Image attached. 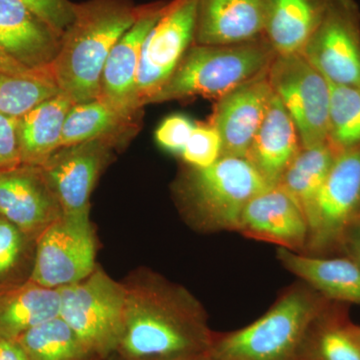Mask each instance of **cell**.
<instances>
[{"label":"cell","instance_id":"32","mask_svg":"<svg viewBox=\"0 0 360 360\" xmlns=\"http://www.w3.org/2000/svg\"><path fill=\"white\" fill-rule=\"evenodd\" d=\"M59 37L75 18V4L68 0H21Z\"/></svg>","mask_w":360,"mask_h":360},{"label":"cell","instance_id":"8","mask_svg":"<svg viewBox=\"0 0 360 360\" xmlns=\"http://www.w3.org/2000/svg\"><path fill=\"white\" fill-rule=\"evenodd\" d=\"M96 267V240L89 212L63 213L35 241L30 279L59 290L82 281Z\"/></svg>","mask_w":360,"mask_h":360},{"label":"cell","instance_id":"28","mask_svg":"<svg viewBox=\"0 0 360 360\" xmlns=\"http://www.w3.org/2000/svg\"><path fill=\"white\" fill-rule=\"evenodd\" d=\"M328 142L338 153L360 146V87L330 84Z\"/></svg>","mask_w":360,"mask_h":360},{"label":"cell","instance_id":"27","mask_svg":"<svg viewBox=\"0 0 360 360\" xmlns=\"http://www.w3.org/2000/svg\"><path fill=\"white\" fill-rule=\"evenodd\" d=\"M16 340L30 360L97 359L59 316L30 329Z\"/></svg>","mask_w":360,"mask_h":360},{"label":"cell","instance_id":"4","mask_svg":"<svg viewBox=\"0 0 360 360\" xmlns=\"http://www.w3.org/2000/svg\"><path fill=\"white\" fill-rule=\"evenodd\" d=\"M276 56L264 37L232 45L193 44L172 77L148 103L195 96L219 99L239 85L267 72Z\"/></svg>","mask_w":360,"mask_h":360},{"label":"cell","instance_id":"33","mask_svg":"<svg viewBox=\"0 0 360 360\" xmlns=\"http://www.w3.org/2000/svg\"><path fill=\"white\" fill-rule=\"evenodd\" d=\"M194 127L195 124L186 116H168L156 129V141L165 150L181 155Z\"/></svg>","mask_w":360,"mask_h":360},{"label":"cell","instance_id":"6","mask_svg":"<svg viewBox=\"0 0 360 360\" xmlns=\"http://www.w3.org/2000/svg\"><path fill=\"white\" fill-rule=\"evenodd\" d=\"M59 317L97 359L117 352L124 319V284L101 267L78 283L59 288Z\"/></svg>","mask_w":360,"mask_h":360},{"label":"cell","instance_id":"30","mask_svg":"<svg viewBox=\"0 0 360 360\" xmlns=\"http://www.w3.org/2000/svg\"><path fill=\"white\" fill-rule=\"evenodd\" d=\"M35 240L0 215V290L25 283L20 278Z\"/></svg>","mask_w":360,"mask_h":360},{"label":"cell","instance_id":"15","mask_svg":"<svg viewBox=\"0 0 360 360\" xmlns=\"http://www.w3.org/2000/svg\"><path fill=\"white\" fill-rule=\"evenodd\" d=\"M274 96L267 72L217 99L212 125L222 141V156L245 158Z\"/></svg>","mask_w":360,"mask_h":360},{"label":"cell","instance_id":"7","mask_svg":"<svg viewBox=\"0 0 360 360\" xmlns=\"http://www.w3.org/2000/svg\"><path fill=\"white\" fill-rule=\"evenodd\" d=\"M267 78L295 122L302 148L328 142L330 84L302 53L276 54Z\"/></svg>","mask_w":360,"mask_h":360},{"label":"cell","instance_id":"34","mask_svg":"<svg viewBox=\"0 0 360 360\" xmlns=\"http://www.w3.org/2000/svg\"><path fill=\"white\" fill-rule=\"evenodd\" d=\"M18 118L0 115V172L21 165Z\"/></svg>","mask_w":360,"mask_h":360},{"label":"cell","instance_id":"38","mask_svg":"<svg viewBox=\"0 0 360 360\" xmlns=\"http://www.w3.org/2000/svg\"><path fill=\"white\" fill-rule=\"evenodd\" d=\"M350 330H352V335H354L355 340L359 341L360 345V326H356V324L350 323Z\"/></svg>","mask_w":360,"mask_h":360},{"label":"cell","instance_id":"24","mask_svg":"<svg viewBox=\"0 0 360 360\" xmlns=\"http://www.w3.org/2000/svg\"><path fill=\"white\" fill-rule=\"evenodd\" d=\"M331 303L315 321L300 348L297 360H360L345 307Z\"/></svg>","mask_w":360,"mask_h":360},{"label":"cell","instance_id":"5","mask_svg":"<svg viewBox=\"0 0 360 360\" xmlns=\"http://www.w3.org/2000/svg\"><path fill=\"white\" fill-rule=\"evenodd\" d=\"M271 187L245 158L221 156L206 168H193L182 198L194 222L206 231H238L248 202Z\"/></svg>","mask_w":360,"mask_h":360},{"label":"cell","instance_id":"29","mask_svg":"<svg viewBox=\"0 0 360 360\" xmlns=\"http://www.w3.org/2000/svg\"><path fill=\"white\" fill-rule=\"evenodd\" d=\"M60 92L63 91L51 78L18 77L0 72V115L20 118Z\"/></svg>","mask_w":360,"mask_h":360},{"label":"cell","instance_id":"12","mask_svg":"<svg viewBox=\"0 0 360 360\" xmlns=\"http://www.w3.org/2000/svg\"><path fill=\"white\" fill-rule=\"evenodd\" d=\"M115 143L96 139L65 146L40 167L65 214L89 212L90 195Z\"/></svg>","mask_w":360,"mask_h":360},{"label":"cell","instance_id":"18","mask_svg":"<svg viewBox=\"0 0 360 360\" xmlns=\"http://www.w3.org/2000/svg\"><path fill=\"white\" fill-rule=\"evenodd\" d=\"M264 32V0H198L194 44H245Z\"/></svg>","mask_w":360,"mask_h":360},{"label":"cell","instance_id":"26","mask_svg":"<svg viewBox=\"0 0 360 360\" xmlns=\"http://www.w3.org/2000/svg\"><path fill=\"white\" fill-rule=\"evenodd\" d=\"M132 122L99 98L73 104L63 124L60 148L96 139H111L118 143L120 137L134 127Z\"/></svg>","mask_w":360,"mask_h":360},{"label":"cell","instance_id":"10","mask_svg":"<svg viewBox=\"0 0 360 360\" xmlns=\"http://www.w3.org/2000/svg\"><path fill=\"white\" fill-rule=\"evenodd\" d=\"M198 0H174L148 32L142 45L136 78L141 108L172 77L189 47L194 44Z\"/></svg>","mask_w":360,"mask_h":360},{"label":"cell","instance_id":"25","mask_svg":"<svg viewBox=\"0 0 360 360\" xmlns=\"http://www.w3.org/2000/svg\"><path fill=\"white\" fill-rule=\"evenodd\" d=\"M338 153L329 142L302 148L277 184L300 206L307 220Z\"/></svg>","mask_w":360,"mask_h":360},{"label":"cell","instance_id":"31","mask_svg":"<svg viewBox=\"0 0 360 360\" xmlns=\"http://www.w3.org/2000/svg\"><path fill=\"white\" fill-rule=\"evenodd\" d=\"M181 156L193 168L212 167L222 156V141L219 131L212 124L195 125Z\"/></svg>","mask_w":360,"mask_h":360},{"label":"cell","instance_id":"23","mask_svg":"<svg viewBox=\"0 0 360 360\" xmlns=\"http://www.w3.org/2000/svg\"><path fill=\"white\" fill-rule=\"evenodd\" d=\"M73 104L70 97L60 92L18 118V146L22 165L41 167L60 148L63 124Z\"/></svg>","mask_w":360,"mask_h":360},{"label":"cell","instance_id":"2","mask_svg":"<svg viewBox=\"0 0 360 360\" xmlns=\"http://www.w3.org/2000/svg\"><path fill=\"white\" fill-rule=\"evenodd\" d=\"M146 7L127 0H91L75 6V18L61 37L51 65L58 89L73 103L96 99L111 49L136 22Z\"/></svg>","mask_w":360,"mask_h":360},{"label":"cell","instance_id":"22","mask_svg":"<svg viewBox=\"0 0 360 360\" xmlns=\"http://www.w3.org/2000/svg\"><path fill=\"white\" fill-rule=\"evenodd\" d=\"M59 290L30 279L0 290V340H18L30 329L59 316Z\"/></svg>","mask_w":360,"mask_h":360},{"label":"cell","instance_id":"17","mask_svg":"<svg viewBox=\"0 0 360 360\" xmlns=\"http://www.w3.org/2000/svg\"><path fill=\"white\" fill-rule=\"evenodd\" d=\"M60 41L61 37L21 0H0V46L16 60L51 73Z\"/></svg>","mask_w":360,"mask_h":360},{"label":"cell","instance_id":"14","mask_svg":"<svg viewBox=\"0 0 360 360\" xmlns=\"http://www.w3.org/2000/svg\"><path fill=\"white\" fill-rule=\"evenodd\" d=\"M165 6L146 7L136 22L116 42L104 65L97 98L130 120H135L141 108L137 98L136 78L142 45Z\"/></svg>","mask_w":360,"mask_h":360},{"label":"cell","instance_id":"1","mask_svg":"<svg viewBox=\"0 0 360 360\" xmlns=\"http://www.w3.org/2000/svg\"><path fill=\"white\" fill-rule=\"evenodd\" d=\"M124 319L117 352L125 360L205 359L214 340L188 291L151 274L124 284Z\"/></svg>","mask_w":360,"mask_h":360},{"label":"cell","instance_id":"20","mask_svg":"<svg viewBox=\"0 0 360 360\" xmlns=\"http://www.w3.org/2000/svg\"><path fill=\"white\" fill-rule=\"evenodd\" d=\"M302 148L295 122L274 94L246 160L270 186H276Z\"/></svg>","mask_w":360,"mask_h":360},{"label":"cell","instance_id":"37","mask_svg":"<svg viewBox=\"0 0 360 360\" xmlns=\"http://www.w3.org/2000/svg\"><path fill=\"white\" fill-rule=\"evenodd\" d=\"M0 360H30L18 340H0Z\"/></svg>","mask_w":360,"mask_h":360},{"label":"cell","instance_id":"9","mask_svg":"<svg viewBox=\"0 0 360 360\" xmlns=\"http://www.w3.org/2000/svg\"><path fill=\"white\" fill-rule=\"evenodd\" d=\"M360 217V146L340 151L309 217V255L338 252L348 225Z\"/></svg>","mask_w":360,"mask_h":360},{"label":"cell","instance_id":"36","mask_svg":"<svg viewBox=\"0 0 360 360\" xmlns=\"http://www.w3.org/2000/svg\"><path fill=\"white\" fill-rule=\"evenodd\" d=\"M0 72L18 75V77L51 78L54 80L51 73L28 68V66L13 58L11 54L7 53L1 46H0Z\"/></svg>","mask_w":360,"mask_h":360},{"label":"cell","instance_id":"3","mask_svg":"<svg viewBox=\"0 0 360 360\" xmlns=\"http://www.w3.org/2000/svg\"><path fill=\"white\" fill-rule=\"evenodd\" d=\"M331 302L307 288H295L245 328L215 335L207 360H297L305 338Z\"/></svg>","mask_w":360,"mask_h":360},{"label":"cell","instance_id":"21","mask_svg":"<svg viewBox=\"0 0 360 360\" xmlns=\"http://www.w3.org/2000/svg\"><path fill=\"white\" fill-rule=\"evenodd\" d=\"M333 0H264V37L276 54L302 53Z\"/></svg>","mask_w":360,"mask_h":360},{"label":"cell","instance_id":"13","mask_svg":"<svg viewBox=\"0 0 360 360\" xmlns=\"http://www.w3.org/2000/svg\"><path fill=\"white\" fill-rule=\"evenodd\" d=\"M63 214L41 167L21 163L0 172V215L33 240Z\"/></svg>","mask_w":360,"mask_h":360},{"label":"cell","instance_id":"35","mask_svg":"<svg viewBox=\"0 0 360 360\" xmlns=\"http://www.w3.org/2000/svg\"><path fill=\"white\" fill-rule=\"evenodd\" d=\"M338 252L354 260L360 266V217L348 225L343 232Z\"/></svg>","mask_w":360,"mask_h":360},{"label":"cell","instance_id":"39","mask_svg":"<svg viewBox=\"0 0 360 360\" xmlns=\"http://www.w3.org/2000/svg\"><path fill=\"white\" fill-rule=\"evenodd\" d=\"M186 360H207V359H206V357H205V359H186Z\"/></svg>","mask_w":360,"mask_h":360},{"label":"cell","instance_id":"19","mask_svg":"<svg viewBox=\"0 0 360 360\" xmlns=\"http://www.w3.org/2000/svg\"><path fill=\"white\" fill-rule=\"evenodd\" d=\"M277 258L284 269L331 302L360 305V266L345 255H304L279 248Z\"/></svg>","mask_w":360,"mask_h":360},{"label":"cell","instance_id":"16","mask_svg":"<svg viewBox=\"0 0 360 360\" xmlns=\"http://www.w3.org/2000/svg\"><path fill=\"white\" fill-rule=\"evenodd\" d=\"M238 231L297 252L307 250L309 236L304 213L277 186L265 189L248 202L241 215Z\"/></svg>","mask_w":360,"mask_h":360},{"label":"cell","instance_id":"11","mask_svg":"<svg viewBox=\"0 0 360 360\" xmlns=\"http://www.w3.org/2000/svg\"><path fill=\"white\" fill-rule=\"evenodd\" d=\"M330 84L360 87V8L333 0L302 52Z\"/></svg>","mask_w":360,"mask_h":360}]
</instances>
